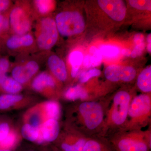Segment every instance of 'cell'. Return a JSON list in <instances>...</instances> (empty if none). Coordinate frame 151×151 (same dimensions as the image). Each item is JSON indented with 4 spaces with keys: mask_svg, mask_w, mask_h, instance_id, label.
Returning <instances> with one entry per match:
<instances>
[{
    "mask_svg": "<svg viewBox=\"0 0 151 151\" xmlns=\"http://www.w3.org/2000/svg\"><path fill=\"white\" fill-rule=\"evenodd\" d=\"M104 103L81 101L76 106L73 113V121L76 130L88 138L104 136L106 110Z\"/></svg>",
    "mask_w": 151,
    "mask_h": 151,
    "instance_id": "6da1fadb",
    "label": "cell"
},
{
    "mask_svg": "<svg viewBox=\"0 0 151 151\" xmlns=\"http://www.w3.org/2000/svg\"><path fill=\"white\" fill-rule=\"evenodd\" d=\"M108 140L116 151H151V130H118Z\"/></svg>",
    "mask_w": 151,
    "mask_h": 151,
    "instance_id": "7a4b0ae2",
    "label": "cell"
},
{
    "mask_svg": "<svg viewBox=\"0 0 151 151\" xmlns=\"http://www.w3.org/2000/svg\"><path fill=\"white\" fill-rule=\"evenodd\" d=\"M134 97L125 90H120L114 95L109 107L106 110L104 136L109 131L121 129L127 120L130 104Z\"/></svg>",
    "mask_w": 151,
    "mask_h": 151,
    "instance_id": "3957f363",
    "label": "cell"
},
{
    "mask_svg": "<svg viewBox=\"0 0 151 151\" xmlns=\"http://www.w3.org/2000/svg\"><path fill=\"white\" fill-rule=\"evenodd\" d=\"M151 119V95L145 93L139 94L132 99L126 122L120 130H142L150 124Z\"/></svg>",
    "mask_w": 151,
    "mask_h": 151,
    "instance_id": "277c9868",
    "label": "cell"
},
{
    "mask_svg": "<svg viewBox=\"0 0 151 151\" xmlns=\"http://www.w3.org/2000/svg\"><path fill=\"white\" fill-rule=\"evenodd\" d=\"M37 19L31 2L17 1L9 14L10 35H23L31 32Z\"/></svg>",
    "mask_w": 151,
    "mask_h": 151,
    "instance_id": "5b68a950",
    "label": "cell"
},
{
    "mask_svg": "<svg viewBox=\"0 0 151 151\" xmlns=\"http://www.w3.org/2000/svg\"><path fill=\"white\" fill-rule=\"evenodd\" d=\"M33 29L37 50L47 52L56 44L59 33L53 18L48 16L38 19Z\"/></svg>",
    "mask_w": 151,
    "mask_h": 151,
    "instance_id": "8992f818",
    "label": "cell"
},
{
    "mask_svg": "<svg viewBox=\"0 0 151 151\" xmlns=\"http://www.w3.org/2000/svg\"><path fill=\"white\" fill-rule=\"evenodd\" d=\"M54 19L58 33L63 36L79 34L85 28L84 19L77 11H63L57 14Z\"/></svg>",
    "mask_w": 151,
    "mask_h": 151,
    "instance_id": "52a82bcc",
    "label": "cell"
},
{
    "mask_svg": "<svg viewBox=\"0 0 151 151\" xmlns=\"http://www.w3.org/2000/svg\"><path fill=\"white\" fill-rule=\"evenodd\" d=\"M3 42L11 54L18 57L28 55L37 50L35 39L31 32L23 35H10Z\"/></svg>",
    "mask_w": 151,
    "mask_h": 151,
    "instance_id": "ba28073f",
    "label": "cell"
},
{
    "mask_svg": "<svg viewBox=\"0 0 151 151\" xmlns=\"http://www.w3.org/2000/svg\"><path fill=\"white\" fill-rule=\"evenodd\" d=\"M27 57L19 56L21 60L12 64V77L22 85L27 83L40 68L38 59Z\"/></svg>",
    "mask_w": 151,
    "mask_h": 151,
    "instance_id": "9c48e42d",
    "label": "cell"
},
{
    "mask_svg": "<svg viewBox=\"0 0 151 151\" xmlns=\"http://www.w3.org/2000/svg\"><path fill=\"white\" fill-rule=\"evenodd\" d=\"M136 74L134 68L130 66L111 65L108 66L105 71V77L112 82H130L134 79Z\"/></svg>",
    "mask_w": 151,
    "mask_h": 151,
    "instance_id": "30bf717a",
    "label": "cell"
},
{
    "mask_svg": "<svg viewBox=\"0 0 151 151\" xmlns=\"http://www.w3.org/2000/svg\"><path fill=\"white\" fill-rule=\"evenodd\" d=\"M98 4L111 19L121 21L125 17L126 7L124 2L119 0H99Z\"/></svg>",
    "mask_w": 151,
    "mask_h": 151,
    "instance_id": "8fae6325",
    "label": "cell"
},
{
    "mask_svg": "<svg viewBox=\"0 0 151 151\" xmlns=\"http://www.w3.org/2000/svg\"><path fill=\"white\" fill-rule=\"evenodd\" d=\"M87 137L74 129L73 134L67 135L59 142V150L62 151H82Z\"/></svg>",
    "mask_w": 151,
    "mask_h": 151,
    "instance_id": "7c38bea8",
    "label": "cell"
},
{
    "mask_svg": "<svg viewBox=\"0 0 151 151\" xmlns=\"http://www.w3.org/2000/svg\"><path fill=\"white\" fill-rule=\"evenodd\" d=\"M60 127L58 120L49 119L40 127V135L37 142H52L57 139Z\"/></svg>",
    "mask_w": 151,
    "mask_h": 151,
    "instance_id": "4fadbf2b",
    "label": "cell"
},
{
    "mask_svg": "<svg viewBox=\"0 0 151 151\" xmlns=\"http://www.w3.org/2000/svg\"><path fill=\"white\" fill-rule=\"evenodd\" d=\"M46 59L47 65L52 76L60 81H65L67 71L64 61L55 54L47 55Z\"/></svg>",
    "mask_w": 151,
    "mask_h": 151,
    "instance_id": "5bb4252c",
    "label": "cell"
},
{
    "mask_svg": "<svg viewBox=\"0 0 151 151\" xmlns=\"http://www.w3.org/2000/svg\"><path fill=\"white\" fill-rule=\"evenodd\" d=\"M31 86L36 92H44L47 89H54L56 86V81L51 74L47 71H43L35 77Z\"/></svg>",
    "mask_w": 151,
    "mask_h": 151,
    "instance_id": "9a60e30c",
    "label": "cell"
},
{
    "mask_svg": "<svg viewBox=\"0 0 151 151\" xmlns=\"http://www.w3.org/2000/svg\"><path fill=\"white\" fill-rule=\"evenodd\" d=\"M82 151H116L108 139L105 137L89 138Z\"/></svg>",
    "mask_w": 151,
    "mask_h": 151,
    "instance_id": "2e32d148",
    "label": "cell"
},
{
    "mask_svg": "<svg viewBox=\"0 0 151 151\" xmlns=\"http://www.w3.org/2000/svg\"><path fill=\"white\" fill-rule=\"evenodd\" d=\"M31 3L37 19L50 16L55 7L54 1L51 0H35Z\"/></svg>",
    "mask_w": 151,
    "mask_h": 151,
    "instance_id": "e0dca14e",
    "label": "cell"
},
{
    "mask_svg": "<svg viewBox=\"0 0 151 151\" xmlns=\"http://www.w3.org/2000/svg\"><path fill=\"white\" fill-rule=\"evenodd\" d=\"M66 99L71 101L80 100L89 101V95L85 88L79 85L71 86L66 90L65 93Z\"/></svg>",
    "mask_w": 151,
    "mask_h": 151,
    "instance_id": "ac0fdd59",
    "label": "cell"
},
{
    "mask_svg": "<svg viewBox=\"0 0 151 151\" xmlns=\"http://www.w3.org/2000/svg\"><path fill=\"white\" fill-rule=\"evenodd\" d=\"M137 85L139 89L145 94L151 91V66L143 70L138 76Z\"/></svg>",
    "mask_w": 151,
    "mask_h": 151,
    "instance_id": "d6986e66",
    "label": "cell"
},
{
    "mask_svg": "<svg viewBox=\"0 0 151 151\" xmlns=\"http://www.w3.org/2000/svg\"><path fill=\"white\" fill-rule=\"evenodd\" d=\"M68 58L71 65V76L75 78L78 75V70L83 61V54L80 51H73L69 54Z\"/></svg>",
    "mask_w": 151,
    "mask_h": 151,
    "instance_id": "ffe728a7",
    "label": "cell"
},
{
    "mask_svg": "<svg viewBox=\"0 0 151 151\" xmlns=\"http://www.w3.org/2000/svg\"><path fill=\"white\" fill-rule=\"evenodd\" d=\"M0 86L5 92L9 94H17L22 89L21 84L19 83L12 77L6 76Z\"/></svg>",
    "mask_w": 151,
    "mask_h": 151,
    "instance_id": "44dd1931",
    "label": "cell"
},
{
    "mask_svg": "<svg viewBox=\"0 0 151 151\" xmlns=\"http://www.w3.org/2000/svg\"><path fill=\"white\" fill-rule=\"evenodd\" d=\"M44 109L49 119L58 120L60 117L61 109L58 102L54 100L47 101L45 104Z\"/></svg>",
    "mask_w": 151,
    "mask_h": 151,
    "instance_id": "7402d4cb",
    "label": "cell"
},
{
    "mask_svg": "<svg viewBox=\"0 0 151 151\" xmlns=\"http://www.w3.org/2000/svg\"><path fill=\"white\" fill-rule=\"evenodd\" d=\"M22 95L7 94L0 96V109H7L22 99Z\"/></svg>",
    "mask_w": 151,
    "mask_h": 151,
    "instance_id": "603a6c76",
    "label": "cell"
},
{
    "mask_svg": "<svg viewBox=\"0 0 151 151\" xmlns=\"http://www.w3.org/2000/svg\"><path fill=\"white\" fill-rule=\"evenodd\" d=\"M22 134L27 140L37 142L40 135V127H33L29 124H26L22 127Z\"/></svg>",
    "mask_w": 151,
    "mask_h": 151,
    "instance_id": "cb8c5ba5",
    "label": "cell"
},
{
    "mask_svg": "<svg viewBox=\"0 0 151 151\" xmlns=\"http://www.w3.org/2000/svg\"><path fill=\"white\" fill-rule=\"evenodd\" d=\"M9 10L0 14V43L3 42L5 39L10 34L9 14Z\"/></svg>",
    "mask_w": 151,
    "mask_h": 151,
    "instance_id": "d4e9b609",
    "label": "cell"
},
{
    "mask_svg": "<svg viewBox=\"0 0 151 151\" xmlns=\"http://www.w3.org/2000/svg\"><path fill=\"white\" fill-rule=\"evenodd\" d=\"M100 50L102 55L109 58L116 57L120 52L119 47L111 45H102L100 47Z\"/></svg>",
    "mask_w": 151,
    "mask_h": 151,
    "instance_id": "484cf974",
    "label": "cell"
},
{
    "mask_svg": "<svg viewBox=\"0 0 151 151\" xmlns=\"http://www.w3.org/2000/svg\"><path fill=\"white\" fill-rule=\"evenodd\" d=\"M17 140L16 134L14 132H9L7 136L0 142V147L3 149L11 150L16 143Z\"/></svg>",
    "mask_w": 151,
    "mask_h": 151,
    "instance_id": "4316f807",
    "label": "cell"
},
{
    "mask_svg": "<svg viewBox=\"0 0 151 151\" xmlns=\"http://www.w3.org/2000/svg\"><path fill=\"white\" fill-rule=\"evenodd\" d=\"M90 52L92 54V55L90 56L91 66L95 67L100 65L102 60V55L100 50L93 46L90 48Z\"/></svg>",
    "mask_w": 151,
    "mask_h": 151,
    "instance_id": "83f0119b",
    "label": "cell"
},
{
    "mask_svg": "<svg viewBox=\"0 0 151 151\" xmlns=\"http://www.w3.org/2000/svg\"><path fill=\"white\" fill-rule=\"evenodd\" d=\"M101 74V71L99 69H90L86 72L81 73L79 76V81L81 83H86L87 82L90 78L93 77L99 76Z\"/></svg>",
    "mask_w": 151,
    "mask_h": 151,
    "instance_id": "f1b7e54d",
    "label": "cell"
},
{
    "mask_svg": "<svg viewBox=\"0 0 151 151\" xmlns=\"http://www.w3.org/2000/svg\"><path fill=\"white\" fill-rule=\"evenodd\" d=\"M130 5L135 9L142 10L151 11V1H134L130 0L129 1Z\"/></svg>",
    "mask_w": 151,
    "mask_h": 151,
    "instance_id": "f546056e",
    "label": "cell"
},
{
    "mask_svg": "<svg viewBox=\"0 0 151 151\" xmlns=\"http://www.w3.org/2000/svg\"><path fill=\"white\" fill-rule=\"evenodd\" d=\"M12 64L8 57L2 56L0 57V72L6 74L10 69H12Z\"/></svg>",
    "mask_w": 151,
    "mask_h": 151,
    "instance_id": "4dcf8cb0",
    "label": "cell"
},
{
    "mask_svg": "<svg viewBox=\"0 0 151 151\" xmlns=\"http://www.w3.org/2000/svg\"><path fill=\"white\" fill-rule=\"evenodd\" d=\"M9 133V127L7 123H3L0 125V142L7 136Z\"/></svg>",
    "mask_w": 151,
    "mask_h": 151,
    "instance_id": "1f68e13d",
    "label": "cell"
},
{
    "mask_svg": "<svg viewBox=\"0 0 151 151\" xmlns=\"http://www.w3.org/2000/svg\"><path fill=\"white\" fill-rule=\"evenodd\" d=\"M145 46L144 43L139 45H136L133 51L131 52V55H132V57L135 58L138 56L140 55L142 53Z\"/></svg>",
    "mask_w": 151,
    "mask_h": 151,
    "instance_id": "d6a6232c",
    "label": "cell"
},
{
    "mask_svg": "<svg viewBox=\"0 0 151 151\" xmlns=\"http://www.w3.org/2000/svg\"><path fill=\"white\" fill-rule=\"evenodd\" d=\"M144 35L141 33L137 34L134 37V41L136 45H139L144 43Z\"/></svg>",
    "mask_w": 151,
    "mask_h": 151,
    "instance_id": "836d02e7",
    "label": "cell"
},
{
    "mask_svg": "<svg viewBox=\"0 0 151 151\" xmlns=\"http://www.w3.org/2000/svg\"><path fill=\"white\" fill-rule=\"evenodd\" d=\"M83 64H84V67L87 68L92 67L91 63H90V55H88L85 57L84 61H83Z\"/></svg>",
    "mask_w": 151,
    "mask_h": 151,
    "instance_id": "e575fe53",
    "label": "cell"
},
{
    "mask_svg": "<svg viewBox=\"0 0 151 151\" xmlns=\"http://www.w3.org/2000/svg\"><path fill=\"white\" fill-rule=\"evenodd\" d=\"M122 53L123 55L125 56H129L131 55V51L128 49H124L122 50Z\"/></svg>",
    "mask_w": 151,
    "mask_h": 151,
    "instance_id": "d590c367",
    "label": "cell"
},
{
    "mask_svg": "<svg viewBox=\"0 0 151 151\" xmlns=\"http://www.w3.org/2000/svg\"><path fill=\"white\" fill-rule=\"evenodd\" d=\"M6 74L0 72V84H1V83L4 81V79L6 78Z\"/></svg>",
    "mask_w": 151,
    "mask_h": 151,
    "instance_id": "8d00e7d4",
    "label": "cell"
},
{
    "mask_svg": "<svg viewBox=\"0 0 151 151\" xmlns=\"http://www.w3.org/2000/svg\"><path fill=\"white\" fill-rule=\"evenodd\" d=\"M0 151H12L11 150L2 148L0 147Z\"/></svg>",
    "mask_w": 151,
    "mask_h": 151,
    "instance_id": "74e56055",
    "label": "cell"
},
{
    "mask_svg": "<svg viewBox=\"0 0 151 151\" xmlns=\"http://www.w3.org/2000/svg\"><path fill=\"white\" fill-rule=\"evenodd\" d=\"M20 151H36L35 150H32V149H27V150H23Z\"/></svg>",
    "mask_w": 151,
    "mask_h": 151,
    "instance_id": "f35d334b",
    "label": "cell"
},
{
    "mask_svg": "<svg viewBox=\"0 0 151 151\" xmlns=\"http://www.w3.org/2000/svg\"><path fill=\"white\" fill-rule=\"evenodd\" d=\"M53 151H62L60 150H59V149H57V150H55Z\"/></svg>",
    "mask_w": 151,
    "mask_h": 151,
    "instance_id": "ab89813d",
    "label": "cell"
},
{
    "mask_svg": "<svg viewBox=\"0 0 151 151\" xmlns=\"http://www.w3.org/2000/svg\"><path fill=\"white\" fill-rule=\"evenodd\" d=\"M1 14V13H0V14Z\"/></svg>",
    "mask_w": 151,
    "mask_h": 151,
    "instance_id": "60d3db41",
    "label": "cell"
}]
</instances>
